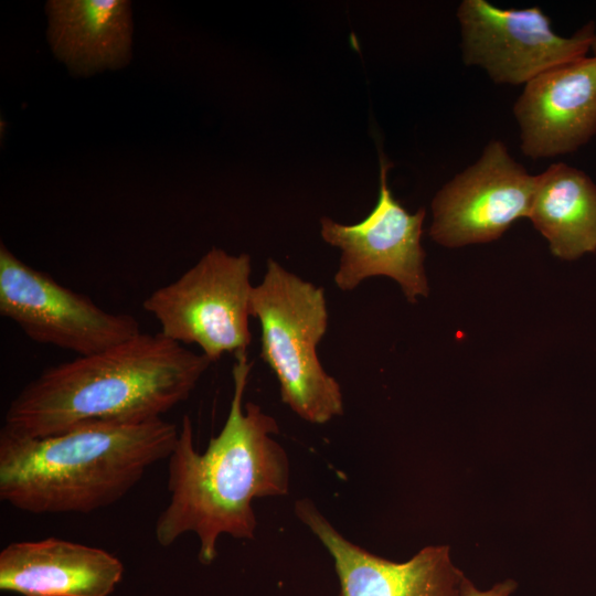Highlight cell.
<instances>
[{"label":"cell","mask_w":596,"mask_h":596,"mask_svg":"<svg viewBox=\"0 0 596 596\" xmlns=\"http://www.w3.org/2000/svg\"><path fill=\"white\" fill-rule=\"evenodd\" d=\"M235 358L227 418L203 453L194 447L190 417L182 418L168 457L169 501L155 524L162 547L185 533L195 534L204 564L216 557L221 535L255 538L254 499L285 496L289 490L288 456L273 438L279 432L277 422L259 405L244 403L252 363L246 351Z\"/></svg>","instance_id":"1"},{"label":"cell","mask_w":596,"mask_h":596,"mask_svg":"<svg viewBox=\"0 0 596 596\" xmlns=\"http://www.w3.org/2000/svg\"><path fill=\"white\" fill-rule=\"evenodd\" d=\"M212 363L159 332L141 331L43 370L10 402L2 427L45 437L91 422L161 418L191 395Z\"/></svg>","instance_id":"2"},{"label":"cell","mask_w":596,"mask_h":596,"mask_svg":"<svg viewBox=\"0 0 596 596\" xmlns=\"http://www.w3.org/2000/svg\"><path fill=\"white\" fill-rule=\"evenodd\" d=\"M179 427L91 422L45 437L0 430V500L33 513H91L124 498L168 459Z\"/></svg>","instance_id":"3"},{"label":"cell","mask_w":596,"mask_h":596,"mask_svg":"<svg viewBox=\"0 0 596 596\" xmlns=\"http://www.w3.org/2000/svg\"><path fill=\"white\" fill-rule=\"evenodd\" d=\"M251 317L259 322L260 356L277 377L281 401L312 424L342 415L340 384L317 354L328 327L324 290L270 258L253 287Z\"/></svg>","instance_id":"4"},{"label":"cell","mask_w":596,"mask_h":596,"mask_svg":"<svg viewBox=\"0 0 596 596\" xmlns=\"http://www.w3.org/2000/svg\"><path fill=\"white\" fill-rule=\"evenodd\" d=\"M252 263L248 254L213 247L191 268L157 288L142 302L163 337L196 344L212 362L246 351L249 330Z\"/></svg>","instance_id":"5"},{"label":"cell","mask_w":596,"mask_h":596,"mask_svg":"<svg viewBox=\"0 0 596 596\" xmlns=\"http://www.w3.org/2000/svg\"><path fill=\"white\" fill-rule=\"evenodd\" d=\"M0 315L32 341L88 355L141 332L129 313L109 312L0 245Z\"/></svg>","instance_id":"6"},{"label":"cell","mask_w":596,"mask_h":596,"mask_svg":"<svg viewBox=\"0 0 596 596\" xmlns=\"http://www.w3.org/2000/svg\"><path fill=\"white\" fill-rule=\"evenodd\" d=\"M456 15L464 63L482 68L496 84L525 85L587 56L596 33L588 22L571 36L558 35L536 6L501 9L487 0H462Z\"/></svg>","instance_id":"7"},{"label":"cell","mask_w":596,"mask_h":596,"mask_svg":"<svg viewBox=\"0 0 596 596\" xmlns=\"http://www.w3.org/2000/svg\"><path fill=\"white\" fill-rule=\"evenodd\" d=\"M535 185L501 140H491L480 157L457 173L432 201L430 237L447 247L499 238L528 217Z\"/></svg>","instance_id":"8"},{"label":"cell","mask_w":596,"mask_h":596,"mask_svg":"<svg viewBox=\"0 0 596 596\" xmlns=\"http://www.w3.org/2000/svg\"><path fill=\"white\" fill-rule=\"evenodd\" d=\"M380 194L371 213L361 222L344 225L321 217V236L341 249L333 280L343 291L355 289L364 279L387 276L397 281L409 302L428 295L422 247L424 207L408 213L394 199L387 184L392 166L380 159Z\"/></svg>","instance_id":"9"},{"label":"cell","mask_w":596,"mask_h":596,"mask_svg":"<svg viewBox=\"0 0 596 596\" xmlns=\"http://www.w3.org/2000/svg\"><path fill=\"white\" fill-rule=\"evenodd\" d=\"M295 512L333 558L340 596H466L472 585L448 545H429L406 562H392L347 540L309 499L296 501Z\"/></svg>","instance_id":"10"},{"label":"cell","mask_w":596,"mask_h":596,"mask_svg":"<svg viewBox=\"0 0 596 596\" xmlns=\"http://www.w3.org/2000/svg\"><path fill=\"white\" fill-rule=\"evenodd\" d=\"M520 148L531 159L576 151L596 134V55L549 70L513 105Z\"/></svg>","instance_id":"11"},{"label":"cell","mask_w":596,"mask_h":596,"mask_svg":"<svg viewBox=\"0 0 596 596\" xmlns=\"http://www.w3.org/2000/svg\"><path fill=\"white\" fill-rule=\"evenodd\" d=\"M123 575L121 561L106 550L54 536L0 552V589L21 596H109Z\"/></svg>","instance_id":"12"},{"label":"cell","mask_w":596,"mask_h":596,"mask_svg":"<svg viewBox=\"0 0 596 596\" xmlns=\"http://www.w3.org/2000/svg\"><path fill=\"white\" fill-rule=\"evenodd\" d=\"M46 14L52 51L73 75L88 76L130 62V1L51 0Z\"/></svg>","instance_id":"13"},{"label":"cell","mask_w":596,"mask_h":596,"mask_svg":"<svg viewBox=\"0 0 596 596\" xmlns=\"http://www.w3.org/2000/svg\"><path fill=\"white\" fill-rule=\"evenodd\" d=\"M528 219L547 240L553 255L572 260L596 252V184L563 162L535 175Z\"/></svg>","instance_id":"14"},{"label":"cell","mask_w":596,"mask_h":596,"mask_svg":"<svg viewBox=\"0 0 596 596\" xmlns=\"http://www.w3.org/2000/svg\"><path fill=\"white\" fill-rule=\"evenodd\" d=\"M518 587V583L512 578L498 582L488 589H479L473 584L469 587L466 596H511Z\"/></svg>","instance_id":"15"},{"label":"cell","mask_w":596,"mask_h":596,"mask_svg":"<svg viewBox=\"0 0 596 596\" xmlns=\"http://www.w3.org/2000/svg\"><path fill=\"white\" fill-rule=\"evenodd\" d=\"M590 50L593 51L594 55H596V33H595Z\"/></svg>","instance_id":"16"}]
</instances>
